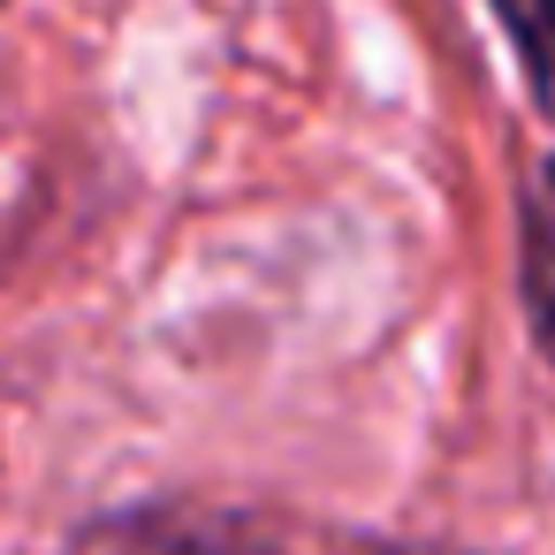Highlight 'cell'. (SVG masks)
<instances>
[{
    "mask_svg": "<svg viewBox=\"0 0 555 555\" xmlns=\"http://www.w3.org/2000/svg\"><path fill=\"white\" fill-rule=\"evenodd\" d=\"M77 555H267V540L214 509H130L92 525Z\"/></svg>",
    "mask_w": 555,
    "mask_h": 555,
    "instance_id": "1",
    "label": "cell"
},
{
    "mask_svg": "<svg viewBox=\"0 0 555 555\" xmlns=\"http://www.w3.org/2000/svg\"><path fill=\"white\" fill-rule=\"evenodd\" d=\"M525 297H532L540 343L555 350V160L540 168L532 206H525Z\"/></svg>",
    "mask_w": 555,
    "mask_h": 555,
    "instance_id": "2",
    "label": "cell"
},
{
    "mask_svg": "<svg viewBox=\"0 0 555 555\" xmlns=\"http://www.w3.org/2000/svg\"><path fill=\"white\" fill-rule=\"evenodd\" d=\"M494 16L517 39V62H525L532 100L555 115V0H494Z\"/></svg>",
    "mask_w": 555,
    "mask_h": 555,
    "instance_id": "3",
    "label": "cell"
}]
</instances>
